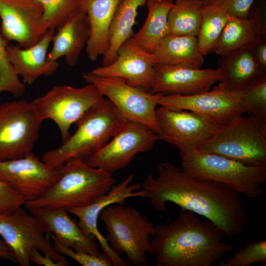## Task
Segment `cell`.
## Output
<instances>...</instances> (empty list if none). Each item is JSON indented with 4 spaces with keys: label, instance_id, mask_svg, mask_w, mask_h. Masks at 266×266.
<instances>
[{
    "label": "cell",
    "instance_id": "obj_1",
    "mask_svg": "<svg viewBox=\"0 0 266 266\" xmlns=\"http://www.w3.org/2000/svg\"><path fill=\"white\" fill-rule=\"evenodd\" d=\"M156 170L157 176L149 174L141 188L157 211L166 213L167 203L172 202L206 218L230 237L249 225L238 192L222 183L194 177L168 162L159 163Z\"/></svg>",
    "mask_w": 266,
    "mask_h": 266
},
{
    "label": "cell",
    "instance_id": "obj_2",
    "mask_svg": "<svg viewBox=\"0 0 266 266\" xmlns=\"http://www.w3.org/2000/svg\"><path fill=\"white\" fill-rule=\"evenodd\" d=\"M211 221L181 208L177 218L155 226L150 240L157 266H211L233 250Z\"/></svg>",
    "mask_w": 266,
    "mask_h": 266
},
{
    "label": "cell",
    "instance_id": "obj_3",
    "mask_svg": "<svg viewBox=\"0 0 266 266\" xmlns=\"http://www.w3.org/2000/svg\"><path fill=\"white\" fill-rule=\"evenodd\" d=\"M59 176L37 199L25 202L33 209H65L87 206L108 193L116 183L112 174L92 167L78 158L67 161L59 168Z\"/></svg>",
    "mask_w": 266,
    "mask_h": 266
},
{
    "label": "cell",
    "instance_id": "obj_4",
    "mask_svg": "<svg viewBox=\"0 0 266 266\" xmlns=\"http://www.w3.org/2000/svg\"><path fill=\"white\" fill-rule=\"evenodd\" d=\"M129 121L104 98L76 122L74 133L60 147L45 152L42 161L56 169L70 159L85 161L106 144Z\"/></svg>",
    "mask_w": 266,
    "mask_h": 266
},
{
    "label": "cell",
    "instance_id": "obj_5",
    "mask_svg": "<svg viewBox=\"0 0 266 266\" xmlns=\"http://www.w3.org/2000/svg\"><path fill=\"white\" fill-rule=\"evenodd\" d=\"M100 219L104 224L106 238L111 249L118 255L125 254L136 266L148 264V255H154L150 240L155 226L134 207L116 203L104 208Z\"/></svg>",
    "mask_w": 266,
    "mask_h": 266
},
{
    "label": "cell",
    "instance_id": "obj_6",
    "mask_svg": "<svg viewBox=\"0 0 266 266\" xmlns=\"http://www.w3.org/2000/svg\"><path fill=\"white\" fill-rule=\"evenodd\" d=\"M199 150L248 166L266 167V123L239 116L220 125Z\"/></svg>",
    "mask_w": 266,
    "mask_h": 266
},
{
    "label": "cell",
    "instance_id": "obj_7",
    "mask_svg": "<svg viewBox=\"0 0 266 266\" xmlns=\"http://www.w3.org/2000/svg\"><path fill=\"white\" fill-rule=\"evenodd\" d=\"M182 168L200 179L222 183L241 195L255 199L263 192L266 167L251 166L225 157L196 149L180 154Z\"/></svg>",
    "mask_w": 266,
    "mask_h": 266
},
{
    "label": "cell",
    "instance_id": "obj_8",
    "mask_svg": "<svg viewBox=\"0 0 266 266\" xmlns=\"http://www.w3.org/2000/svg\"><path fill=\"white\" fill-rule=\"evenodd\" d=\"M48 235L40 219L22 206L11 212H0V235L20 266L31 265L34 250L49 256L60 266L69 265L66 259L55 250Z\"/></svg>",
    "mask_w": 266,
    "mask_h": 266
},
{
    "label": "cell",
    "instance_id": "obj_9",
    "mask_svg": "<svg viewBox=\"0 0 266 266\" xmlns=\"http://www.w3.org/2000/svg\"><path fill=\"white\" fill-rule=\"evenodd\" d=\"M104 98L91 84L81 88L60 85L54 86L32 102L42 121L50 119L56 124L63 143L71 135V125Z\"/></svg>",
    "mask_w": 266,
    "mask_h": 266
},
{
    "label": "cell",
    "instance_id": "obj_10",
    "mask_svg": "<svg viewBox=\"0 0 266 266\" xmlns=\"http://www.w3.org/2000/svg\"><path fill=\"white\" fill-rule=\"evenodd\" d=\"M42 122L32 101L21 100L0 104V161L32 152Z\"/></svg>",
    "mask_w": 266,
    "mask_h": 266
},
{
    "label": "cell",
    "instance_id": "obj_11",
    "mask_svg": "<svg viewBox=\"0 0 266 266\" xmlns=\"http://www.w3.org/2000/svg\"><path fill=\"white\" fill-rule=\"evenodd\" d=\"M83 78L94 85L129 121L142 124L159 133L156 110L163 94L147 92L121 78L98 76L90 71L84 73Z\"/></svg>",
    "mask_w": 266,
    "mask_h": 266
},
{
    "label": "cell",
    "instance_id": "obj_12",
    "mask_svg": "<svg viewBox=\"0 0 266 266\" xmlns=\"http://www.w3.org/2000/svg\"><path fill=\"white\" fill-rule=\"evenodd\" d=\"M156 118L160 140L177 147L180 154L199 149L220 126L194 112L163 105Z\"/></svg>",
    "mask_w": 266,
    "mask_h": 266
},
{
    "label": "cell",
    "instance_id": "obj_13",
    "mask_svg": "<svg viewBox=\"0 0 266 266\" xmlns=\"http://www.w3.org/2000/svg\"><path fill=\"white\" fill-rule=\"evenodd\" d=\"M159 140L158 134L147 126L129 121L110 142L85 161L112 174L128 166L138 153L152 149Z\"/></svg>",
    "mask_w": 266,
    "mask_h": 266
},
{
    "label": "cell",
    "instance_id": "obj_14",
    "mask_svg": "<svg viewBox=\"0 0 266 266\" xmlns=\"http://www.w3.org/2000/svg\"><path fill=\"white\" fill-rule=\"evenodd\" d=\"M243 90L229 91L218 85L211 90L192 95H163L160 98L158 104L194 112L221 125L244 113Z\"/></svg>",
    "mask_w": 266,
    "mask_h": 266
},
{
    "label": "cell",
    "instance_id": "obj_15",
    "mask_svg": "<svg viewBox=\"0 0 266 266\" xmlns=\"http://www.w3.org/2000/svg\"><path fill=\"white\" fill-rule=\"evenodd\" d=\"M52 168L30 152L24 157L0 161V181L9 184L25 202L43 195L59 176Z\"/></svg>",
    "mask_w": 266,
    "mask_h": 266
},
{
    "label": "cell",
    "instance_id": "obj_16",
    "mask_svg": "<svg viewBox=\"0 0 266 266\" xmlns=\"http://www.w3.org/2000/svg\"><path fill=\"white\" fill-rule=\"evenodd\" d=\"M134 176L129 174L125 179L114 185L106 194L99 198L92 203L83 207L72 208L68 212L78 219L77 224L87 236L96 238L102 252L110 259L113 266H127L129 264L110 247L106 238L99 230L98 221L101 211L106 207L116 203H123L130 198H145V191L140 183H132Z\"/></svg>",
    "mask_w": 266,
    "mask_h": 266
},
{
    "label": "cell",
    "instance_id": "obj_17",
    "mask_svg": "<svg viewBox=\"0 0 266 266\" xmlns=\"http://www.w3.org/2000/svg\"><path fill=\"white\" fill-rule=\"evenodd\" d=\"M42 6L36 0H0V34L8 42L28 48L47 31L42 26Z\"/></svg>",
    "mask_w": 266,
    "mask_h": 266
},
{
    "label": "cell",
    "instance_id": "obj_18",
    "mask_svg": "<svg viewBox=\"0 0 266 266\" xmlns=\"http://www.w3.org/2000/svg\"><path fill=\"white\" fill-rule=\"evenodd\" d=\"M156 64L153 53L143 49L132 36L120 46L113 62L90 72L100 76L122 78L128 84L150 92L154 81Z\"/></svg>",
    "mask_w": 266,
    "mask_h": 266
},
{
    "label": "cell",
    "instance_id": "obj_19",
    "mask_svg": "<svg viewBox=\"0 0 266 266\" xmlns=\"http://www.w3.org/2000/svg\"><path fill=\"white\" fill-rule=\"evenodd\" d=\"M150 90L153 94L187 96L210 89L222 78L219 68L201 69L179 65L156 64Z\"/></svg>",
    "mask_w": 266,
    "mask_h": 266
},
{
    "label": "cell",
    "instance_id": "obj_20",
    "mask_svg": "<svg viewBox=\"0 0 266 266\" xmlns=\"http://www.w3.org/2000/svg\"><path fill=\"white\" fill-rule=\"evenodd\" d=\"M55 30H48L35 44L26 48L8 44L6 47L9 62L16 73L22 77L23 83L33 84L41 76H51L58 69V61L50 62L47 56Z\"/></svg>",
    "mask_w": 266,
    "mask_h": 266
},
{
    "label": "cell",
    "instance_id": "obj_21",
    "mask_svg": "<svg viewBox=\"0 0 266 266\" xmlns=\"http://www.w3.org/2000/svg\"><path fill=\"white\" fill-rule=\"evenodd\" d=\"M31 213L40 219L48 234L52 233L64 246L76 252L98 255L100 246L82 232L65 209H33Z\"/></svg>",
    "mask_w": 266,
    "mask_h": 266
},
{
    "label": "cell",
    "instance_id": "obj_22",
    "mask_svg": "<svg viewBox=\"0 0 266 266\" xmlns=\"http://www.w3.org/2000/svg\"><path fill=\"white\" fill-rule=\"evenodd\" d=\"M120 0H79L81 9L89 22L86 51L92 61H96L107 52L109 29Z\"/></svg>",
    "mask_w": 266,
    "mask_h": 266
},
{
    "label": "cell",
    "instance_id": "obj_23",
    "mask_svg": "<svg viewBox=\"0 0 266 266\" xmlns=\"http://www.w3.org/2000/svg\"><path fill=\"white\" fill-rule=\"evenodd\" d=\"M89 22L86 14L79 12L58 28L52 39V46L47 54L50 62L64 57L69 66H75L89 36Z\"/></svg>",
    "mask_w": 266,
    "mask_h": 266
},
{
    "label": "cell",
    "instance_id": "obj_24",
    "mask_svg": "<svg viewBox=\"0 0 266 266\" xmlns=\"http://www.w3.org/2000/svg\"><path fill=\"white\" fill-rule=\"evenodd\" d=\"M222 75L218 86L229 91L244 90L261 75L250 45L221 57L218 67Z\"/></svg>",
    "mask_w": 266,
    "mask_h": 266
},
{
    "label": "cell",
    "instance_id": "obj_25",
    "mask_svg": "<svg viewBox=\"0 0 266 266\" xmlns=\"http://www.w3.org/2000/svg\"><path fill=\"white\" fill-rule=\"evenodd\" d=\"M157 64L200 68L204 60L197 37L169 33L153 52Z\"/></svg>",
    "mask_w": 266,
    "mask_h": 266
},
{
    "label": "cell",
    "instance_id": "obj_26",
    "mask_svg": "<svg viewBox=\"0 0 266 266\" xmlns=\"http://www.w3.org/2000/svg\"><path fill=\"white\" fill-rule=\"evenodd\" d=\"M172 0H147V15L142 27L132 37L144 50L153 53L169 33L168 16Z\"/></svg>",
    "mask_w": 266,
    "mask_h": 266
},
{
    "label": "cell",
    "instance_id": "obj_27",
    "mask_svg": "<svg viewBox=\"0 0 266 266\" xmlns=\"http://www.w3.org/2000/svg\"><path fill=\"white\" fill-rule=\"evenodd\" d=\"M147 0H120L116 9L109 32V46L103 56L102 66L113 62L122 44L133 35L139 7L146 4Z\"/></svg>",
    "mask_w": 266,
    "mask_h": 266
},
{
    "label": "cell",
    "instance_id": "obj_28",
    "mask_svg": "<svg viewBox=\"0 0 266 266\" xmlns=\"http://www.w3.org/2000/svg\"><path fill=\"white\" fill-rule=\"evenodd\" d=\"M266 32L251 17L229 16L213 52L221 57L250 45L261 33Z\"/></svg>",
    "mask_w": 266,
    "mask_h": 266
},
{
    "label": "cell",
    "instance_id": "obj_29",
    "mask_svg": "<svg viewBox=\"0 0 266 266\" xmlns=\"http://www.w3.org/2000/svg\"><path fill=\"white\" fill-rule=\"evenodd\" d=\"M201 0H175L168 16L171 34L197 37L201 22Z\"/></svg>",
    "mask_w": 266,
    "mask_h": 266
},
{
    "label": "cell",
    "instance_id": "obj_30",
    "mask_svg": "<svg viewBox=\"0 0 266 266\" xmlns=\"http://www.w3.org/2000/svg\"><path fill=\"white\" fill-rule=\"evenodd\" d=\"M229 16L223 8L217 5H202L201 22L197 38L203 56L213 52Z\"/></svg>",
    "mask_w": 266,
    "mask_h": 266
},
{
    "label": "cell",
    "instance_id": "obj_31",
    "mask_svg": "<svg viewBox=\"0 0 266 266\" xmlns=\"http://www.w3.org/2000/svg\"><path fill=\"white\" fill-rule=\"evenodd\" d=\"M42 6V26L45 31L59 28L81 11L79 0H36Z\"/></svg>",
    "mask_w": 266,
    "mask_h": 266
},
{
    "label": "cell",
    "instance_id": "obj_32",
    "mask_svg": "<svg viewBox=\"0 0 266 266\" xmlns=\"http://www.w3.org/2000/svg\"><path fill=\"white\" fill-rule=\"evenodd\" d=\"M244 112L266 123V75L259 77L243 90Z\"/></svg>",
    "mask_w": 266,
    "mask_h": 266
},
{
    "label": "cell",
    "instance_id": "obj_33",
    "mask_svg": "<svg viewBox=\"0 0 266 266\" xmlns=\"http://www.w3.org/2000/svg\"><path fill=\"white\" fill-rule=\"evenodd\" d=\"M8 43L0 34V95L3 92H7L20 97L25 91V84L20 81L8 61L6 51Z\"/></svg>",
    "mask_w": 266,
    "mask_h": 266
},
{
    "label": "cell",
    "instance_id": "obj_34",
    "mask_svg": "<svg viewBox=\"0 0 266 266\" xmlns=\"http://www.w3.org/2000/svg\"><path fill=\"white\" fill-rule=\"evenodd\" d=\"M266 266V240L251 242L240 248L225 262H220L218 266H250L253 264Z\"/></svg>",
    "mask_w": 266,
    "mask_h": 266
},
{
    "label": "cell",
    "instance_id": "obj_35",
    "mask_svg": "<svg viewBox=\"0 0 266 266\" xmlns=\"http://www.w3.org/2000/svg\"><path fill=\"white\" fill-rule=\"evenodd\" d=\"M49 235L54 242L53 246L57 252L70 257L83 266H113L110 259L103 252L98 255L76 252L61 243L52 233H50Z\"/></svg>",
    "mask_w": 266,
    "mask_h": 266
},
{
    "label": "cell",
    "instance_id": "obj_36",
    "mask_svg": "<svg viewBox=\"0 0 266 266\" xmlns=\"http://www.w3.org/2000/svg\"><path fill=\"white\" fill-rule=\"evenodd\" d=\"M202 5L213 4L223 8L230 16L248 18L256 0H201Z\"/></svg>",
    "mask_w": 266,
    "mask_h": 266
},
{
    "label": "cell",
    "instance_id": "obj_37",
    "mask_svg": "<svg viewBox=\"0 0 266 266\" xmlns=\"http://www.w3.org/2000/svg\"><path fill=\"white\" fill-rule=\"evenodd\" d=\"M25 202L22 196L9 184L0 181V212H11Z\"/></svg>",
    "mask_w": 266,
    "mask_h": 266
},
{
    "label": "cell",
    "instance_id": "obj_38",
    "mask_svg": "<svg viewBox=\"0 0 266 266\" xmlns=\"http://www.w3.org/2000/svg\"><path fill=\"white\" fill-rule=\"evenodd\" d=\"M261 75H266V32L260 33L250 45Z\"/></svg>",
    "mask_w": 266,
    "mask_h": 266
},
{
    "label": "cell",
    "instance_id": "obj_39",
    "mask_svg": "<svg viewBox=\"0 0 266 266\" xmlns=\"http://www.w3.org/2000/svg\"><path fill=\"white\" fill-rule=\"evenodd\" d=\"M31 262L38 266H60L50 257L47 255H42L39 251L34 250L31 253Z\"/></svg>",
    "mask_w": 266,
    "mask_h": 266
},
{
    "label": "cell",
    "instance_id": "obj_40",
    "mask_svg": "<svg viewBox=\"0 0 266 266\" xmlns=\"http://www.w3.org/2000/svg\"><path fill=\"white\" fill-rule=\"evenodd\" d=\"M0 258L16 263L8 246L3 240L0 239Z\"/></svg>",
    "mask_w": 266,
    "mask_h": 266
}]
</instances>
